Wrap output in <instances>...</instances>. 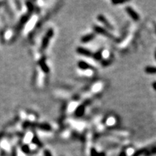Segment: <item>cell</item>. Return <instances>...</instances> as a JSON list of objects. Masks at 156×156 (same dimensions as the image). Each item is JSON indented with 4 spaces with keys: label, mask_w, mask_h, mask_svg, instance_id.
Segmentation results:
<instances>
[{
    "label": "cell",
    "mask_w": 156,
    "mask_h": 156,
    "mask_svg": "<svg viewBox=\"0 0 156 156\" xmlns=\"http://www.w3.org/2000/svg\"><path fill=\"white\" fill-rule=\"evenodd\" d=\"M98 20H99L102 24H103V25H105V27H106L108 30H114V28H113L112 25L109 23L108 20H107V19L106 18V17H104L103 15H100L98 16Z\"/></svg>",
    "instance_id": "cell-1"
},
{
    "label": "cell",
    "mask_w": 156,
    "mask_h": 156,
    "mask_svg": "<svg viewBox=\"0 0 156 156\" xmlns=\"http://www.w3.org/2000/svg\"><path fill=\"white\" fill-rule=\"evenodd\" d=\"M126 13H128L129 15H130V17H131L134 20H135V21L139 20V15L137 14V13H136L135 11H134L132 8L130 7H127L126 8Z\"/></svg>",
    "instance_id": "cell-2"
},
{
    "label": "cell",
    "mask_w": 156,
    "mask_h": 156,
    "mask_svg": "<svg viewBox=\"0 0 156 156\" xmlns=\"http://www.w3.org/2000/svg\"><path fill=\"white\" fill-rule=\"evenodd\" d=\"M77 51L78 54H81V55H83V56H93L92 52H90L88 49H86V48H83V47L78 48L77 49Z\"/></svg>",
    "instance_id": "cell-3"
},
{
    "label": "cell",
    "mask_w": 156,
    "mask_h": 156,
    "mask_svg": "<svg viewBox=\"0 0 156 156\" xmlns=\"http://www.w3.org/2000/svg\"><path fill=\"white\" fill-rule=\"evenodd\" d=\"M145 71L147 74H156V67L148 66V67H145Z\"/></svg>",
    "instance_id": "cell-4"
},
{
    "label": "cell",
    "mask_w": 156,
    "mask_h": 156,
    "mask_svg": "<svg viewBox=\"0 0 156 156\" xmlns=\"http://www.w3.org/2000/svg\"><path fill=\"white\" fill-rule=\"evenodd\" d=\"M93 38H94L93 34H88V35H87V36H85L81 38L82 42H83V43L89 42V41H91L92 39H93Z\"/></svg>",
    "instance_id": "cell-5"
},
{
    "label": "cell",
    "mask_w": 156,
    "mask_h": 156,
    "mask_svg": "<svg viewBox=\"0 0 156 156\" xmlns=\"http://www.w3.org/2000/svg\"><path fill=\"white\" fill-rule=\"evenodd\" d=\"M155 154H156V147H151L150 150L147 149V150L146 151V153H145V155L146 156H151Z\"/></svg>",
    "instance_id": "cell-6"
},
{
    "label": "cell",
    "mask_w": 156,
    "mask_h": 156,
    "mask_svg": "<svg viewBox=\"0 0 156 156\" xmlns=\"http://www.w3.org/2000/svg\"><path fill=\"white\" fill-rule=\"evenodd\" d=\"M78 66H79V67H80V69H87V67H88V64H87V63L85 62V61H80L78 62Z\"/></svg>",
    "instance_id": "cell-7"
},
{
    "label": "cell",
    "mask_w": 156,
    "mask_h": 156,
    "mask_svg": "<svg viewBox=\"0 0 156 156\" xmlns=\"http://www.w3.org/2000/svg\"><path fill=\"white\" fill-rule=\"evenodd\" d=\"M147 150V148H143V149H141V150H137V152H135L134 153V154L132 156H140L141 155L144 154V153H146V151Z\"/></svg>",
    "instance_id": "cell-8"
},
{
    "label": "cell",
    "mask_w": 156,
    "mask_h": 156,
    "mask_svg": "<svg viewBox=\"0 0 156 156\" xmlns=\"http://www.w3.org/2000/svg\"><path fill=\"white\" fill-rule=\"evenodd\" d=\"M91 156H106V155L103 153H98L95 149H92V150H91Z\"/></svg>",
    "instance_id": "cell-9"
},
{
    "label": "cell",
    "mask_w": 156,
    "mask_h": 156,
    "mask_svg": "<svg viewBox=\"0 0 156 156\" xmlns=\"http://www.w3.org/2000/svg\"><path fill=\"white\" fill-rule=\"evenodd\" d=\"M44 154H45V156H52V155H51V153H49L48 151H45V153H44Z\"/></svg>",
    "instance_id": "cell-10"
},
{
    "label": "cell",
    "mask_w": 156,
    "mask_h": 156,
    "mask_svg": "<svg viewBox=\"0 0 156 156\" xmlns=\"http://www.w3.org/2000/svg\"><path fill=\"white\" fill-rule=\"evenodd\" d=\"M153 89L156 91V81L153 83Z\"/></svg>",
    "instance_id": "cell-11"
},
{
    "label": "cell",
    "mask_w": 156,
    "mask_h": 156,
    "mask_svg": "<svg viewBox=\"0 0 156 156\" xmlns=\"http://www.w3.org/2000/svg\"><path fill=\"white\" fill-rule=\"evenodd\" d=\"M119 156H126V153H125V152H122V153H121V154L119 155Z\"/></svg>",
    "instance_id": "cell-12"
},
{
    "label": "cell",
    "mask_w": 156,
    "mask_h": 156,
    "mask_svg": "<svg viewBox=\"0 0 156 156\" xmlns=\"http://www.w3.org/2000/svg\"><path fill=\"white\" fill-rule=\"evenodd\" d=\"M154 56H155V59L156 60V49L155 51V53H154Z\"/></svg>",
    "instance_id": "cell-13"
},
{
    "label": "cell",
    "mask_w": 156,
    "mask_h": 156,
    "mask_svg": "<svg viewBox=\"0 0 156 156\" xmlns=\"http://www.w3.org/2000/svg\"><path fill=\"white\" fill-rule=\"evenodd\" d=\"M155 33H156V25H155Z\"/></svg>",
    "instance_id": "cell-14"
}]
</instances>
